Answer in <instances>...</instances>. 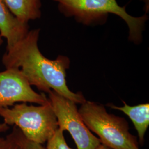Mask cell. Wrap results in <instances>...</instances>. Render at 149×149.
<instances>
[{
  "label": "cell",
  "instance_id": "4fadbf2b",
  "mask_svg": "<svg viewBox=\"0 0 149 149\" xmlns=\"http://www.w3.org/2000/svg\"><path fill=\"white\" fill-rule=\"evenodd\" d=\"M144 3V10L146 13H149V0H141Z\"/></svg>",
  "mask_w": 149,
  "mask_h": 149
},
{
  "label": "cell",
  "instance_id": "9c48e42d",
  "mask_svg": "<svg viewBox=\"0 0 149 149\" xmlns=\"http://www.w3.org/2000/svg\"><path fill=\"white\" fill-rule=\"evenodd\" d=\"M11 13L18 21L28 23L41 16V0H4Z\"/></svg>",
  "mask_w": 149,
  "mask_h": 149
},
{
  "label": "cell",
  "instance_id": "9a60e30c",
  "mask_svg": "<svg viewBox=\"0 0 149 149\" xmlns=\"http://www.w3.org/2000/svg\"><path fill=\"white\" fill-rule=\"evenodd\" d=\"M5 138H2V137L0 136V146H1L2 144L3 143V142L5 141Z\"/></svg>",
  "mask_w": 149,
  "mask_h": 149
},
{
  "label": "cell",
  "instance_id": "8fae6325",
  "mask_svg": "<svg viewBox=\"0 0 149 149\" xmlns=\"http://www.w3.org/2000/svg\"><path fill=\"white\" fill-rule=\"evenodd\" d=\"M64 131L58 128L47 141V149H73L70 148L64 138Z\"/></svg>",
  "mask_w": 149,
  "mask_h": 149
},
{
  "label": "cell",
  "instance_id": "6da1fadb",
  "mask_svg": "<svg viewBox=\"0 0 149 149\" xmlns=\"http://www.w3.org/2000/svg\"><path fill=\"white\" fill-rule=\"evenodd\" d=\"M39 33V29L29 31L20 41L7 49L2 57V64L6 69L21 70L30 85L39 90L48 93L54 91L75 103L83 104L86 101L85 97L81 93L72 92L66 84L69 59L63 55H59L55 60L44 56L38 45Z\"/></svg>",
  "mask_w": 149,
  "mask_h": 149
},
{
  "label": "cell",
  "instance_id": "3957f363",
  "mask_svg": "<svg viewBox=\"0 0 149 149\" xmlns=\"http://www.w3.org/2000/svg\"><path fill=\"white\" fill-rule=\"evenodd\" d=\"M0 117L5 125L18 128L26 138L43 145L59 128L57 118L49 101L38 106L20 103L10 107H0Z\"/></svg>",
  "mask_w": 149,
  "mask_h": 149
},
{
  "label": "cell",
  "instance_id": "7a4b0ae2",
  "mask_svg": "<svg viewBox=\"0 0 149 149\" xmlns=\"http://www.w3.org/2000/svg\"><path fill=\"white\" fill-rule=\"evenodd\" d=\"M58 3L60 11L68 17H74L81 23L89 26L103 23L109 14L119 16L127 24L129 39L135 44L142 42L146 15L133 17L128 13L125 7L118 3L117 0H53Z\"/></svg>",
  "mask_w": 149,
  "mask_h": 149
},
{
  "label": "cell",
  "instance_id": "ba28073f",
  "mask_svg": "<svg viewBox=\"0 0 149 149\" xmlns=\"http://www.w3.org/2000/svg\"><path fill=\"white\" fill-rule=\"evenodd\" d=\"M109 105L111 108L120 111L128 116L133 123L138 133L139 143L143 145L145 134L149 126V103L130 106L123 102L122 107L116 106L112 104Z\"/></svg>",
  "mask_w": 149,
  "mask_h": 149
},
{
  "label": "cell",
  "instance_id": "5b68a950",
  "mask_svg": "<svg viewBox=\"0 0 149 149\" xmlns=\"http://www.w3.org/2000/svg\"><path fill=\"white\" fill-rule=\"evenodd\" d=\"M49 101L57 118L59 128L69 132L77 149H95L101 141L86 125L74 102L50 91Z\"/></svg>",
  "mask_w": 149,
  "mask_h": 149
},
{
  "label": "cell",
  "instance_id": "8992f818",
  "mask_svg": "<svg viewBox=\"0 0 149 149\" xmlns=\"http://www.w3.org/2000/svg\"><path fill=\"white\" fill-rule=\"evenodd\" d=\"M49 99L32 89L21 70L7 68L0 72V107H10L17 103L43 105Z\"/></svg>",
  "mask_w": 149,
  "mask_h": 149
},
{
  "label": "cell",
  "instance_id": "52a82bcc",
  "mask_svg": "<svg viewBox=\"0 0 149 149\" xmlns=\"http://www.w3.org/2000/svg\"><path fill=\"white\" fill-rule=\"evenodd\" d=\"M28 32V23L18 21L9 11L5 1L0 0V35L7 40V49L20 41Z\"/></svg>",
  "mask_w": 149,
  "mask_h": 149
},
{
  "label": "cell",
  "instance_id": "5bb4252c",
  "mask_svg": "<svg viewBox=\"0 0 149 149\" xmlns=\"http://www.w3.org/2000/svg\"><path fill=\"white\" fill-rule=\"evenodd\" d=\"M95 149H112L111 148H109V147H108V146H107L106 145H104V144H100L99 145H98L97 146V148H96Z\"/></svg>",
  "mask_w": 149,
  "mask_h": 149
},
{
  "label": "cell",
  "instance_id": "2e32d148",
  "mask_svg": "<svg viewBox=\"0 0 149 149\" xmlns=\"http://www.w3.org/2000/svg\"><path fill=\"white\" fill-rule=\"evenodd\" d=\"M3 42V39H2V37L1 36V35H0V47L2 45V43Z\"/></svg>",
  "mask_w": 149,
  "mask_h": 149
},
{
  "label": "cell",
  "instance_id": "7c38bea8",
  "mask_svg": "<svg viewBox=\"0 0 149 149\" xmlns=\"http://www.w3.org/2000/svg\"><path fill=\"white\" fill-rule=\"evenodd\" d=\"M0 149H23L12 138L11 134L8 135L3 143L0 146Z\"/></svg>",
  "mask_w": 149,
  "mask_h": 149
},
{
  "label": "cell",
  "instance_id": "30bf717a",
  "mask_svg": "<svg viewBox=\"0 0 149 149\" xmlns=\"http://www.w3.org/2000/svg\"><path fill=\"white\" fill-rule=\"evenodd\" d=\"M11 136L23 149H47L43 145L28 140L22 133L18 128L14 126L11 133Z\"/></svg>",
  "mask_w": 149,
  "mask_h": 149
},
{
  "label": "cell",
  "instance_id": "277c9868",
  "mask_svg": "<svg viewBox=\"0 0 149 149\" xmlns=\"http://www.w3.org/2000/svg\"><path fill=\"white\" fill-rule=\"evenodd\" d=\"M86 125L96 134L101 144L112 149H139L137 138L129 132L127 120L107 112L105 107L86 101L78 110Z\"/></svg>",
  "mask_w": 149,
  "mask_h": 149
}]
</instances>
